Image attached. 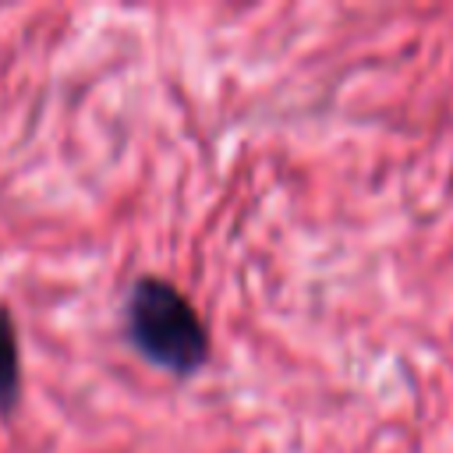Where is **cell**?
Here are the masks:
<instances>
[{
    "label": "cell",
    "instance_id": "6da1fadb",
    "mask_svg": "<svg viewBox=\"0 0 453 453\" xmlns=\"http://www.w3.org/2000/svg\"><path fill=\"white\" fill-rule=\"evenodd\" d=\"M131 343L159 368L191 375L209 357V333L195 304L166 280L142 276L124 304Z\"/></svg>",
    "mask_w": 453,
    "mask_h": 453
},
{
    "label": "cell",
    "instance_id": "7a4b0ae2",
    "mask_svg": "<svg viewBox=\"0 0 453 453\" xmlns=\"http://www.w3.org/2000/svg\"><path fill=\"white\" fill-rule=\"evenodd\" d=\"M21 389V368H18V333L11 322V311L0 304V411H11Z\"/></svg>",
    "mask_w": 453,
    "mask_h": 453
}]
</instances>
